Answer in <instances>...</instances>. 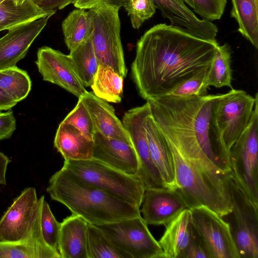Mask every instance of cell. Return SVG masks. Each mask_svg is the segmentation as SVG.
Segmentation results:
<instances>
[{"instance_id":"obj_1","label":"cell","mask_w":258,"mask_h":258,"mask_svg":"<svg viewBox=\"0 0 258 258\" xmlns=\"http://www.w3.org/2000/svg\"><path fill=\"white\" fill-rule=\"evenodd\" d=\"M218 44L170 25L154 26L138 41L131 65L139 95L148 101L169 94L210 67Z\"/></svg>"},{"instance_id":"obj_2","label":"cell","mask_w":258,"mask_h":258,"mask_svg":"<svg viewBox=\"0 0 258 258\" xmlns=\"http://www.w3.org/2000/svg\"><path fill=\"white\" fill-rule=\"evenodd\" d=\"M222 94L185 97L164 95L147 101L154 120L168 142L199 148L219 169L231 172L229 152L216 119Z\"/></svg>"},{"instance_id":"obj_3","label":"cell","mask_w":258,"mask_h":258,"mask_svg":"<svg viewBox=\"0 0 258 258\" xmlns=\"http://www.w3.org/2000/svg\"><path fill=\"white\" fill-rule=\"evenodd\" d=\"M46 191L52 200L91 224L99 225L141 216L140 208L84 181L63 167L51 176Z\"/></svg>"},{"instance_id":"obj_4","label":"cell","mask_w":258,"mask_h":258,"mask_svg":"<svg viewBox=\"0 0 258 258\" xmlns=\"http://www.w3.org/2000/svg\"><path fill=\"white\" fill-rule=\"evenodd\" d=\"M63 168L84 181L139 208L145 189L136 176L130 175L94 159L64 160Z\"/></svg>"},{"instance_id":"obj_5","label":"cell","mask_w":258,"mask_h":258,"mask_svg":"<svg viewBox=\"0 0 258 258\" xmlns=\"http://www.w3.org/2000/svg\"><path fill=\"white\" fill-rule=\"evenodd\" d=\"M258 98L250 123L229 150L232 178L258 208Z\"/></svg>"},{"instance_id":"obj_6","label":"cell","mask_w":258,"mask_h":258,"mask_svg":"<svg viewBox=\"0 0 258 258\" xmlns=\"http://www.w3.org/2000/svg\"><path fill=\"white\" fill-rule=\"evenodd\" d=\"M119 9L115 6L102 3L88 12L93 21L91 37L99 64L112 68L124 78L127 69L120 39Z\"/></svg>"},{"instance_id":"obj_7","label":"cell","mask_w":258,"mask_h":258,"mask_svg":"<svg viewBox=\"0 0 258 258\" xmlns=\"http://www.w3.org/2000/svg\"><path fill=\"white\" fill-rule=\"evenodd\" d=\"M229 188L232 204L227 218L239 258L258 257V208L246 197L230 176Z\"/></svg>"},{"instance_id":"obj_8","label":"cell","mask_w":258,"mask_h":258,"mask_svg":"<svg viewBox=\"0 0 258 258\" xmlns=\"http://www.w3.org/2000/svg\"><path fill=\"white\" fill-rule=\"evenodd\" d=\"M96 226L131 258H164L158 241L141 216Z\"/></svg>"},{"instance_id":"obj_9","label":"cell","mask_w":258,"mask_h":258,"mask_svg":"<svg viewBox=\"0 0 258 258\" xmlns=\"http://www.w3.org/2000/svg\"><path fill=\"white\" fill-rule=\"evenodd\" d=\"M150 111L147 101L142 106L125 112L122 121L138 158L139 169L136 177L145 190L166 186L151 158L145 129V119Z\"/></svg>"},{"instance_id":"obj_10","label":"cell","mask_w":258,"mask_h":258,"mask_svg":"<svg viewBox=\"0 0 258 258\" xmlns=\"http://www.w3.org/2000/svg\"><path fill=\"white\" fill-rule=\"evenodd\" d=\"M193 227L210 258H239L229 224L204 205L189 209Z\"/></svg>"},{"instance_id":"obj_11","label":"cell","mask_w":258,"mask_h":258,"mask_svg":"<svg viewBox=\"0 0 258 258\" xmlns=\"http://www.w3.org/2000/svg\"><path fill=\"white\" fill-rule=\"evenodd\" d=\"M257 98V93L253 97L243 90L234 89L222 94L216 111V119L229 152L249 125Z\"/></svg>"},{"instance_id":"obj_12","label":"cell","mask_w":258,"mask_h":258,"mask_svg":"<svg viewBox=\"0 0 258 258\" xmlns=\"http://www.w3.org/2000/svg\"><path fill=\"white\" fill-rule=\"evenodd\" d=\"M36 189L25 188L0 218V240L16 241L26 238L38 214Z\"/></svg>"},{"instance_id":"obj_13","label":"cell","mask_w":258,"mask_h":258,"mask_svg":"<svg viewBox=\"0 0 258 258\" xmlns=\"http://www.w3.org/2000/svg\"><path fill=\"white\" fill-rule=\"evenodd\" d=\"M35 63L44 81L58 85L78 98L87 92L69 54L43 46L38 49Z\"/></svg>"},{"instance_id":"obj_14","label":"cell","mask_w":258,"mask_h":258,"mask_svg":"<svg viewBox=\"0 0 258 258\" xmlns=\"http://www.w3.org/2000/svg\"><path fill=\"white\" fill-rule=\"evenodd\" d=\"M52 15L19 25L0 38V70L16 66L25 57L30 46Z\"/></svg>"},{"instance_id":"obj_15","label":"cell","mask_w":258,"mask_h":258,"mask_svg":"<svg viewBox=\"0 0 258 258\" xmlns=\"http://www.w3.org/2000/svg\"><path fill=\"white\" fill-rule=\"evenodd\" d=\"M140 210L147 224L165 226L187 208L184 201L173 188H152L144 191Z\"/></svg>"},{"instance_id":"obj_16","label":"cell","mask_w":258,"mask_h":258,"mask_svg":"<svg viewBox=\"0 0 258 258\" xmlns=\"http://www.w3.org/2000/svg\"><path fill=\"white\" fill-rule=\"evenodd\" d=\"M170 25L200 38L216 42L218 28L211 21L200 19L182 0H153Z\"/></svg>"},{"instance_id":"obj_17","label":"cell","mask_w":258,"mask_h":258,"mask_svg":"<svg viewBox=\"0 0 258 258\" xmlns=\"http://www.w3.org/2000/svg\"><path fill=\"white\" fill-rule=\"evenodd\" d=\"M92 158L125 174L136 176L139 162L131 144L95 132Z\"/></svg>"},{"instance_id":"obj_18","label":"cell","mask_w":258,"mask_h":258,"mask_svg":"<svg viewBox=\"0 0 258 258\" xmlns=\"http://www.w3.org/2000/svg\"><path fill=\"white\" fill-rule=\"evenodd\" d=\"M81 97L91 115L95 132L132 144L122 122L116 116L112 106L96 96L93 92L87 91Z\"/></svg>"},{"instance_id":"obj_19","label":"cell","mask_w":258,"mask_h":258,"mask_svg":"<svg viewBox=\"0 0 258 258\" xmlns=\"http://www.w3.org/2000/svg\"><path fill=\"white\" fill-rule=\"evenodd\" d=\"M0 258H61L58 251L44 240L38 214L31 232L23 240H0Z\"/></svg>"},{"instance_id":"obj_20","label":"cell","mask_w":258,"mask_h":258,"mask_svg":"<svg viewBox=\"0 0 258 258\" xmlns=\"http://www.w3.org/2000/svg\"><path fill=\"white\" fill-rule=\"evenodd\" d=\"M149 150L166 186L175 189V172L171 153L164 136L154 120L151 111L145 121Z\"/></svg>"},{"instance_id":"obj_21","label":"cell","mask_w":258,"mask_h":258,"mask_svg":"<svg viewBox=\"0 0 258 258\" xmlns=\"http://www.w3.org/2000/svg\"><path fill=\"white\" fill-rule=\"evenodd\" d=\"M165 226L158 241L164 258H181L195 234L190 209L184 210Z\"/></svg>"},{"instance_id":"obj_22","label":"cell","mask_w":258,"mask_h":258,"mask_svg":"<svg viewBox=\"0 0 258 258\" xmlns=\"http://www.w3.org/2000/svg\"><path fill=\"white\" fill-rule=\"evenodd\" d=\"M87 224L84 219L74 214L60 223L58 251L61 258H88Z\"/></svg>"},{"instance_id":"obj_23","label":"cell","mask_w":258,"mask_h":258,"mask_svg":"<svg viewBox=\"0 0 258 258\" xmlns=\"http://www.w3.org/2000/svg\"><path fill=\"white\" fill-rule=\"evenodd\" d=\"M94 141L85 137L74 125L61 121L54 139V147L64 160L92 159Z\"/></svg>"},{"instance_id":"obj_24","label":"cell","mask_w":258,"mask_h":258,"mask_svg":"<svg viewBox=\"0 0 258 258\" xmlns=\"http://www.w3.org/2000/svg\"><path fill=\"white\" fill-rule=\"evenodd\" d=\"M61 27L64 42L70 51L89 38L93 31V23L90 13L81 9L70 12L63 21Z\"/></svg>"},{"instance_id":"obj_25","label":"cell","mask_w":258,"mask_h":258,"mask_svg":"<svg viewBox=\"0 0 258 258\" xmlns=\"http://www.w3.org/2000/svg\"><path fill=\"white\" fill-rule=\"evenodd\" d=\"M231 17L238 25L239 33L258 48V0H231Z\"/></svg>"},{"instance_id":"obj_26","label":"cell","mask_w":258,"mask_h":258,"mask_svg":"<svg viewBox=\"0 0 258 258\" xmlns=\"http://www.w3.org/2000/svg\"><path fill=\"white\" fill-rule=\"evenodd\" d=\"M123 79L112 68L99 64L90 87L98 97L108 102L119 103L122 96Z\"/></svg>"},{"instance_id":"obj_27","label":"cell","mask_w":258,"mask_h":258,"mask_svg":"<svg viewBox=\"0 0 258 258\" xmlns=\"http://www.w3.org/2000/svg\"><path fill=\"white\" fill-rule=\"evenodd\" d=\"M55 13L43 11L31 0L20 6L9 2L0 3V31Z\"/></svg>"},{"instance_id":"obj_28","label":"cell","mask_w":258,"mask_h":258,"mask_svg":"<svg viewBox=\"0 0 258 258\" xmlns=\"http://www.w3.org/2000/svg\"><path fill=\"white\" fill-rule=\"evenodd\" d=\"M91 37L70 51L69 54L81 81L87 87L91 86L99 64Z\"/></svg>"},{"instance_id":"obj_29","label":"cell","mask_w":258,"mask_h":258,"mask_svg":"<svg viewBox=\"0 0 258 258\" xmlns=\"http://www.w3.org/2000/svg\"><path fill=\"white\" fill-rule=\"evenodd\" d=\"M231 50L227 43L217 47L215 56L207 75V83L209 86L216 88L224 86L230 87L232 79L231 67Z\"/></svg>"},{"instance_id":"obj_30","label":"cell","mask_w":258,"mask_h":258,"mask_svg":"<svg viewBox=\"0 0 258 258\" xmlns=\"http://www.w3.org/2000/svg\"><path fill=\"white\" fill-rule=\"evenodd\" d=\"M31 86L27 72L16 66L0 70V87L17 103L28 96Z\"/></svg>"},{"instance_id":"obj_31","label":"cell","mask_w":258,"mask_h":258,"mask_svg":"<svg viewBox=\"0 0 258 258\" xmlns=\"http://www.w3.org/2000/svg\"><path fill=\"white\" fill-rule=\"evenodd\" d=\"M88 258H131L118 249L96 225L88 222Z\"/></svg>"},{"instance_id":"obj_32","label":"cell","mask_w":258,"mask_h":258,"mask_svg":"<svg viewBox=\"0 0 258 258\" xmlns=\"http://www.w3.org/2000/svg\"><path fill=\"white\" fill-rule=\"evenodd\" d=\"M39 214L44 240L49 246L58 251L60 223L55 219L44 196L39 199Z\"/></svg>"},{"instance_id":"obj_33","label":"cell","mask_w":258,"mask_h":258,"mask_svg":"<svg viewBox=\"0 0 258 258\" xmlns=\"http://www.w3.org/2000/svg\"><path fill=\"white\" fill-rule=\"evenodd\" d=\"M209 68L205 69L180 84L169 94L178 97L204 96L207 95L209 87L207 75Z\"/></svg>"},{"instance_id":"obj_34","label":"cell","mask_w":258,"mask_h":258,"mask_svg":"<svg viewBox=\"0 0 258 258\" xmlns=\"http://www.w3.org/2000/svg\"><path fill=\"white\" fill-rule=\"evenodd\" d=\"M62 121L74 125L87 138L93 140L95 131L93 121L82 97L79 98L75 108Z\"/></svg>"},{"instance_id":"obj_35","label":"cell","mask_w":258,"mask_h":258,"mask_svg":"<svg viewBox=\"0 0 258 258\" xmlns=\"http://www.w3.org/2000/svg\"><path fill=\"white\" fill-rule=\"evenodd\" d=\"M123 6L135 29L139 28L146 20L152 17L157 9L153 0H126Z\"/></svg>"},{"instance_id":"obj_36","label":"cell","mask_w":258,"mask_h":258,"mask_svg":"<svg viewBox=\"0 0 258 258\" xmlns=\"http://www.w3.org/2000/svg\"><path fill=\"white\" fill-rule=\"evenodd\" d=\"M203 19L214 21L222 17L226 0H182Z\"/></svg>"},{"instance_id":"obj_37","label":"cell","mask_w":258,"mask_h":258,"mask_svg":"<svg viewBox=\"0 0 258 258\" xmlns=\"http://www.w3.org/2000/svg\"><path fill=\"white\" fill-rule=\"evenodd\" d=\"M16 128V119L13 110L0 112V141L10 138Z\"/></svg>"},{"instance_id":"obj_38","label":"cell","mask_w":258,"mask_h":258,"mask_svg":"<svg viewBox=\"0 0 258 258\" xmlns=\"http://www.w3.org/2000/svg\"><path fill=\"white\" fill-rule=\"evenodd\" d=\"M181 258H210L203 243L196 231L191 242L182 254Z\"/></svg>"},{"instance_id":"obj_39","label":"cell","mask_w":258,"mask_h":258,"mask_svg":"<svg viewBox=\"0 0 258 258\" xmlns=\"http://www.w3.org/2000/svg\"><path fill=\"white\" fill-rule=\"evenodd\" d=\"M75 0H39L36 5L42 10L46 12H56L71 4Z\"/></svg>"},{"instance_id":"obj_40","label":"cell","mask_w":258,"mask_h":258,"mask_svg":"<svg viewBox=\"0 0 258 258\" xmlns=\"http://www.w3.org/2000/svg\"><path fill=\"white\" fill-rule=\"evenodd\" d=\"M105 0H75L73 5L77 9L90 10L97 7Z\"/></svg>"},{"instance_id":"obj_41","label":"cell","mask_w":258,"mask_h":258,"mask_svg":"<svg viewBox=\"0 0 258 258\" xmlns=\"http://www.w3.org/2000/svg\"><path fill=\"white\" fill-rule=\"evenodd\" d=\"M17 104L0 87V111L8 110Z\"/></svg>"},{"instance_id":"obj_42","label":"cell","mask_w":258,"mask_h":258,"mask_svg":"<svg viewBox=\"0 0 258 258\" xmlns=\"http://www.w3.org/2000/svg\"><path fill=\"white\" fill-rule=\"evenodd\" d=\"M10 162L9 157L0 152V184L7 185L6 172Z\"/></svg>"},{"instance_id":"obj_43","label":"cell","mask_w":258,"mask_h":258,"mask_svg":"<svg viewBox=\"0 0 258 258\" xmlns=\"http://www.w3.org/2000/svg\"><path fill=\"white\" fill-rule=\"evenodd\" d=\"M30 0H0V3L3 2H9L13 3L16 6H20L25 4Z\"/></svg>"},{"instance_id":"obj_44","label":"cell","mask_w":258,"mask_h":258,"mask_svg":"<svg viewBox=\"0 0 258 258\" xmlns=\"http://www.w3.org/2000/svg\"><path fill=\"white\" fill-rule=\"evenodd\" d=\"M34 3H35V4H36L39 1V0H31Z\"/></svg>"}]
</instances>
